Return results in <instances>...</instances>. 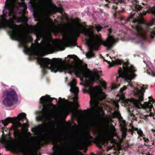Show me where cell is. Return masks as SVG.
Wrapping results in <instances>:
<instances>
[{
    "label": "cell",
    "mask_w": 155,
    "mask_h": 155,
    "mask_svg": "<svg viewBox=\"0 0 155 155\" xmlns=\"http://www.w3.org/2000/svg\"><path fill=\"white\" fill-rule=\"evenodd\" d=\"M22 96L15 86L2 84L0 90V104L5 110H12L18 107L22 101Z\"/></svg>",
    "instance_id": "cell-1"
}]
</instances>
